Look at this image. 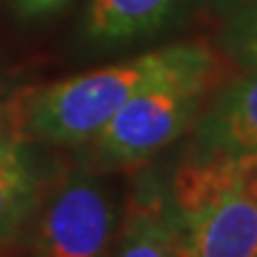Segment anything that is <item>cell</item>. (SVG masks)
<instances>
[{
	"label": "cell",
	"mask_w": 257,
	"mask_h": 257,
	"mask_svg": "<svg viewBox=\"0 0 257 257\" xmlns=\"http://www.w3.org/2000/svg\"><path fill=\"white\" fill-rule=\"evenodd\" d=\"M217 60L205 41H186L126 57L95 72L19 88L12 112L19 138L36 148H79L91 141L136 93L169 74Z\"/></svg>",
	"instance_id": "obj_1"
},
{
	"label": "cell",
	"mask_w": 257,
	"mask_h": 257,
	"mask_svg": "<svg viewBox=\"0 0 257 257\" xmlns=\"http://www.w3.org/2000/svg\"><path fill=\"white\" fill-rule=\"evenodd\" d=\"M214 86L217 60L155 81L136 93L91 141L76 148L74 165L100 174H124L153 162L191 131Z\"/></svg>",
	"instance_id": "obj_2"
},
{
	"label": "cell",
	"mask_w": 257,
	"mask_h": 257,
	"mask_svg": "<svg viewBox=\"0 0 257 257\" xmlns=\"http://www.w3.org/2000/svg\"><path fill=\"white\" fill-rule=\"evenodd\" d=\"M79 165L57 169L15 248L19 257H105L126 214V184Z\"/></svg>",
	"instance_id": "obj_3"
},
{
	"label": "cell",
	"mask_w": 257,
	"mask_h": 257,
	"mask_svg": "<svg viewBox=\"0 0 257 257\" xmlns=\"http://www.w3.org/2000/svg\"><path fill=\"white\" fill-rule=\"evenodd\" d=\"M188 150L207 157L257 155V72H243L214 86L191 126Z\"/></svg>",
	"instance_id": "obj_4"
},
{
	"label": "cell",
	"mask_w": 257,
	"mask_h": 257,
	"mask_svg": "<svg viewBox=\"0 0 257 257\" xmlns=\"http://www.w3.org/2000/svg\"><path fill=\"white\" fill-rule=\"evenodd\" d=\"M169 219L176 257H257V202L243 193Z\"/></svg>",
	"instance_id": "obj_5"
},
{
	"label": "cell",
	"mask_w": 257,
	"mask_h": 257,
	"mask_svg": "<svg viewBox=\"0 0 257 257\" xmlns=\"http://www.w3.org/2000/svg\"><path fill=\"white\" fill-rule=\"evenodd\" d=\"M126 174V214L105 257H176L160 167L146 162Z\"/></svg>",
	"instance_id": "obj_6"
},
{
	"label": "cell",
	"mask_w": 257,
	"mask_h": 257,
	"mask_svg": "<svg viewBox=\"0 0 257 257\" xmlns=\"http://www.w3.org/2000/svg\"><path fill=\"white\" fill-rule=\"evenodd\" d=\"M193 0H91L83 17V38L98 48L138 43L176 27Z\"/></svg>",
	"instance_id": "obj_7"
},
{
	"label": "cell",
	"mask_w": 257,
	"mask_h": 257,
	"mask_svg": "<svg viewBox=\"0 0 257 257\" xmlns=\"http://www.w3.org/2000/svg\"><path fill=\"white\" fill-rule=\"evenodd\" d=\"M60 167L38 157L31 143H22L0 157V250L15 248L36 210L41 193Z\"/></svg>",
	"instance_id": "obj_8"
},
{
	"label": "cell",
	"mask_w": 257,
	"mask_h": 257,
	"mask_svg": "<svg viewBox=\"0 0 257 257\" xmlns=\"http://www.w3.org/2000/svg\"><path fill=\"white\" fill-rule=\"evenodd\" d=\"M219 48L243 72H257V0H248L224 19Z\"/></svg>",
	"instance_id": "obj_9"
},
{
	"label": "cell",
	"mask_w": 257,
	"mask_h": 257,
	"mask_svg": "<svg viewBox=\"0 0 257 257\" xmlns=\"http://www.w3.org/2000/svg\"><path fill=\"white\" fill-rule=\"evenodd\" d=\"M24 141L19 138L17 121H15V112L8 100H0V157L10 155L12 150H17Z\"/></svg>",
	"instance_id": "obj_10"
},
{
	"label": "cell",
	"mask_w": 257,
	"mask_h": 257,
	"mask_svg": "<svg viewBox=\"0 0 257 257\" xmlns=\"http://www.w3.org/2000/svg\"><path fill=\"white\" fill-rule=\"evenodd\" d=\"M10 3L22 19H41L57 12L69 0H10Z\"/></svg>",
	"instance_id": "obj_11"
},
{
	"label": "cell",
	"mask_w": 257,
	"mask_h": 257,
	"mask_svg": "<svg viewBox=\"0 0 257 257\" xmlns=\"http://www.w3.org/2000/svg\"><path fill=\"white\" fill-rule=\"evenodd\" d=\"M238 167V193L257 202V155L236 160Z\"/></svg>",
	"instance_id": "obj_12"
},
{
	"label": "cell",
	"mask_w": 257,
	"mask_h": 257,
	"mask_svg": "<svg viewBox=\"0 0 257 257\" xmlns=\"http://www.w3.org/2000/svg\"><path fill=\"white\" fill-rule=\"evenodd\" d=\"M248 0H210V5H212V10L219 15V17H229L233 10H238L240 5H245Z\"/></svg>",
	"instance_id": "obj_13"
},
{
	"label": "cell",
	"mask_w": 257,
	"mask_h": 257,
	"mask_svg": "<svg viewBox=\"0 0 257 257\" xmlns=\"http://www.w3.org/2000/svg\"><path fill=\"white\" fill-rule=\"evenodd\" d=\"M17 91H19V88L15 86V79H12L5 69H0V100H8V98H12Z\"/></svg>",
	"instance_id": "obj_14"
},
{
	"label": "cell",
	"mask_w": 257,
	"mask_h": 257,
	"mask_svg": "<svg viewBox=\"0 0 257 257\" xmlns=\"http://www.w3.org/2000/svg\"><path fill=\"white\" fill-rule=\"evenodd\" d=\"M0 257H19L17 248H8V250H0Z\"/></svg>",
	"instance_id": "obj_15"
}]
</instances>
